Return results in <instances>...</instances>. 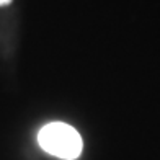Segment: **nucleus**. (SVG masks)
<instances>
[{
  "label": "nucleus",
  "mask_w": 160,
  "mask_h": 160,
  "mask_svg": "<svg viewBox=\"0 0 160 160\" xmlns=\"http://www.w3.org/2000/svg\"><path fill=\"white\" fill-rule=\"evenodd\" d=\"M38 142L48 154L64 160H74L82 154V137L65 122H49L39 131Z\"/></svg>",
  "instance_id": "obj_1"
},
{
  "label": "nucleus",
  "mask_w": 160,
  "mask_h": 160,
  "mask_svg": "<svg viewBox=\"0 0 160 160\" xmlns=\"http://www.w3.org/2000/svg\"><path fill=\"white\" fill-rule=\"evenodd\" d=\"M12 2V0H0V7H3V5H8Z\"/></svg>",
  "instance_id": "obj_2"
}]
</instances>
